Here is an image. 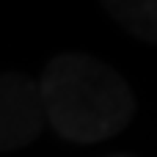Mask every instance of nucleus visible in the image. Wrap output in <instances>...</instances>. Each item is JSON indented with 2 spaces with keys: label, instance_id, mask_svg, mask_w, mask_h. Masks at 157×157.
<instances>
[{
  "label": "nucleus",
  "instance_id": "nucleus-1",
  "mask_svg": "<svg viewBox=\"0 0 157 157\" xmlns=\"http://www.w3.org/2000/svg\"><path fill=\"white\" fill-rule=\"evenodd\" d=\"M39 88L50 130L69 144H99L135 119V91L121 72L88 52H58L47 61Z\"/></svg>",
  "mask_w": 157,
  "mask_h": 157
},
{
  "label": "nucleus",
  "instance_id": "nucleus-2",
  "mask_svg": "<svg viewBox=\"0 0 157 157\" xmlns=\"http://www.w3.org/2000/svg\"><path fill=\"white\" fill-rule=\"evenodd\" d=\"M47 124V108L39 80L25 77L17 69L0 77V149L17 152L39 138Z\"/></svg>",
  "mask_w": 157,
  "mask_h": 157
},
{
  "label": "nucleus",
  "instance_id": "nucleus-3",
  "mask_svg": "<svg viewBox=\"0 0 157 157\" xmlns=\"http://www.w3.org/2000/svg\"><path fill=\"white\" fill-rule=\"evenodd\" d=\"M99 6L124 33L157 47V0H99Z\"/></svg>",
  "mask_w": 157,
  "mask_h": 157
},
{
  "label": "nucleus",
  "instance_id": "nucleus-4",
  "mask_svg": "<svg viewBox=\"0 0 157 157\" xmlns=\"http://www.w3.org/2000/svg\"><path fill=\"white\" fill-rule=\"evenodd\" d=\"M105 157H135V155H105Z\"/></svg>",
  "mask_w": 157,
  "mask_h": 157
}]
</instances>
